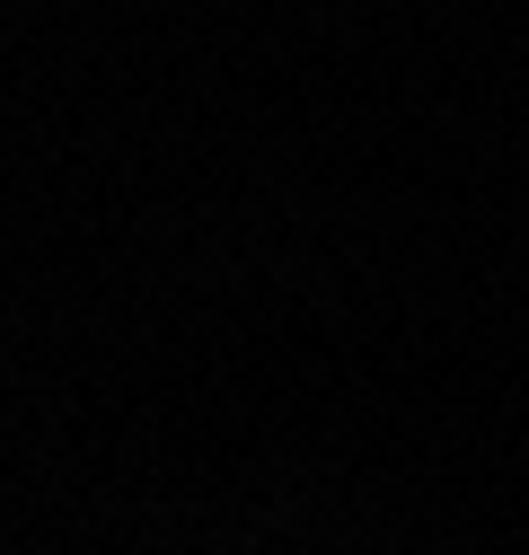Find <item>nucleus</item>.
Returning <instances> with one entry per match:
<instances>
[]
</instances>
